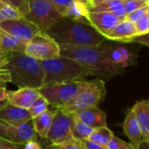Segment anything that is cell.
Here are the masks:
<instances>
[{
    "label": "cell",
    "mask_w": 149,
    "mask_h": 149,
    "mask_svg": "<svg viewBox=\"0 0 149 149\" xmlns=\"http://www.w3.org/2000/svg\"><path fill=\"white\" fill-rule=\"evenodd\" d=\"M5 58H6V54L4 52H2L1 50H0V60L5 59Z\"/></svg>",
    "instance_id": "obj_42"
},
{
    "label": "cell",
    "mask_w": 149,
    "mask_h": 149,
    "mask_svg": "<svg viewBox=\"0 0 149 149\" xmlns=\"http://www.w3.org/2000/svg\"><path fill=\"white\" fill-rule=\"evenodd\" d=\"M148 6V5H147ZM147 6H144L133 13H132L131 14L126 16V19L130 20L131 22H132L133 24L137 23L138 21H139L140 19H142L143 18H145L146 16V13H147Z\"/></svg>",
    "instance_id": "obj_32"
},
{
    "label": "cell",
    "mask_w": 149,
    "mask_h": 149,
    "mask_svg": "<svg viewBox=\"0 0 149 149\" xmlns=\"http://www.w3.org/2000/svg\"><path fill=\"white\" fill-rule=\"evenodd\" d=\"M49 149H60V147L58 146H54V145H51V146L49 147Z\"/></svg>",
    "instance_id": "obj_44"
},
{
    "label": "cell",
    "mask_w": 149,
    "mask_h": 149,
    "mask_svg": "<svg viewBox=\"0 0 149 149\" xmlns=\"http://www.w3.org/2000/svg\"><path fill=\"white\" fill-rule=\"evenodd\" d=\"M106 148L107 149H135L134 146L131 143H127L124 141L123 139L116 137L115 135L111 139Z\"/></svg>",
    "instance_id": "obj_29"
},
{
    "label": "cell",
    "mask_w": 149,
    "mask_h": 149,
    "mask_svg": "<svg viewBox=\"0 0 149 149\" xmlns=\"http://www.w3.org/2000/svg\"><path fill=\"white\" fill-rule=\"evenodd\" d=\"M40 97V93L37 89L19 88L18 91L8 92L7 102L10 104L28 110Z\"/></svg>",
    "instance_id": "obj_12"
},
{
    "label": "cell",
    "mask_w": 149,
    "mask_h": 149,
    "mask_svg": "<svg viewBox=\"0 0 149 149\" xmlns=\"http://www.w3.org/2000/svg\"><path fill=\"white\" fill-rule=\"evenodd\" d=\"M111 1H114V0H89L88 4H89L90 7H92V6H98V5L104 4V3L111 2Z\"/></svg>",
    "instance_id": "obj_41"
},
{
    "label": "cell",
    "mask_w": 149,
    "mask_h": 149,
    "mask_svg": "<svg viewBox=\"0 0 149 149\" xmlns=\"http://www.w3.org/2000/svg\"><path fill=\"white\" fill-rule=\"evenodd\" d=\"M0 1H2V2H4V3H6V4H8V5H11V3L8 1V0H0ZM12 6V5H11Z\"/></svg>",
    "instance_id": "obj_47"
},
{
    "label": "cell",
    "mask_w": 149,
    "mask_h": 149,
    "mask_svg": "<svg viewBox=\"0 0 149 149\" xmlns=\"http://www.w3.org/2000/svg\"><path fill=\"white\" fill-rule=\"evenodd\" d=\"M72 122L73 114H69L61 109L57 110L47 138L51 141L52 145L59 146L72 138Z\"/></svg>",
    "instance_id": "obj_10"
},
{
    "label": "cell",
    "mask_w": 149,
    "mask_h": 149,
    "mask_svg": "<svg viewBox=\"0 0 149 149\" xmlns=\"http://www.w3.org/2000/svg\"><path fill=\"white\" fill-rule=\"evenodd\" d=\"M73 115H74L79 120L93 129L107 126L106 114L97 106L84 109Z\"/></svg>",
    "instance_id": "obj_15"
},
{
    "label": "cell",
    "mask_w": 149,
    "mask_h": 149,
    "mask_svg": "<svg viewBox=\"0 0 149 149\" xmlns=\"http://www.w3.org/2000/svg\"><path fill=\"white\" fill-rule=\"evenodd\" d=\"M137 31V35H142L145 33H149V22L147 19V17L146 16L139 21L134 24Z\"/></svg>",
    "instance_id": "obj_34"
},
{
    "label": "cell",
    "mask_w": 149,
    "mask_h": 149,
    "mask_svg": "<svg viewBox=\"0 0 149 149\" xmlns=\"http://www.w3.org/2000/svg\"><path fill=\"white\" fill-rule=\"evenodd\" d=\"M88 1H89V0H87V2H88Z\"/></svg>",
    "instance_id": "obj_48"
},
{
    "label": "cell",
    "mask_w": 149,
    "mask_h": 149,
    "mask_svg": "<svg viewBox=\"0 0 149 149\" xmlns=\"http://www.w3.org/2000/svg\"><path fill=\"white\" fill-rule=\"evenodd\" d=\"M131 109L139 123L143 142L149 145V99L138 101Z\"/></svg>",
    "instance_id": "obj_17"
},
{
    "label": "cell",
    "mask_w": 149,
    "mask_h": 149,
    "mask_svg": "<svg viewBox=\"0 0 149 149\" xmlns=\"http://www.w3.org/2000/svg\"><path fill=\"white\" fill-rule=\"evenodd\" d=\"M6 61V67L11 74V83L19 88H42L45 72L40 61L25 53H7Z\"/></svg>",
    "instance_id": "obj_3"
},
{
    "label": "cell",
    "mask_w": 149,
    "mask_h": 149,
    "mask_svg": "<svg viewBox=\"0 0 149 149\" xmlns=\"http://www.w3.org/2000/svg\"><path fill=\"white\" fill-rule=\"evenodd\" d=\"M27 42L23 41L0 28V50L7 53H25Z\"/></svg>",
    "instance_id": "obj_20"
},
{
    "label": "cell",
    "mask_w": 149,
    "mask_h": 149,
    "mask_svg": "<svg viewBox=\"0 0 149 149\" xmlns=\"http://www.w3.org/2000/svg\"><path fill=\"white\" fill-rule=\"evenodd\" d=\"M147 5L149 4L140 1H136V0H123V6L126 16L144 6H146Z\"/></svg>",
    "instance_id": "obj_28"
},
{
    "label": "cell",
    "mask_w": 149,
    "mask_h": 149,
    "mask_svg": "<svg viewBox=\"0 0 149 149\" xmlns=\"http://www.w3.org/2000/svg\"><path fill=\"white\" fill-rule=\"evenodd\" d=\"M0 138L13 143L26 144L31 140H37V134L34 132L32 120L19 124L0 120Z\"/></svg>",
    "instance_id": "obj_9"
},
{
    "label": "cell",
    "mask_w": 149,
    "mask_h": 149,
    "mask_svg": "<svg viewBox=\"0 0 149 149\" xmlns=\"http://www.w3.org/2000/svg\"><path fill=\"white\" fill-rule=\"evenodd\" d=\"M11 5L26 18L28 14L27 0H8Z\"/></svg>",
    "instance_id": "obj_31"
},
{
    "label": "cell",
    "mask_w": 149,
    "mask_h": 149,
    "mask_svg": "<svg viewBox=\"0 0 149 149\" xmlns=\"http://www.w3.org/2000/svg\"><path fill=\"white\" fill-rule=\"evenodd\" d=\"M106 95L105 83L103 79H95L88 81L86 86L81 92L67 104L61 110L69 113L76 114L84 109L97 106Z\"/></svg>",
    "instance_id": "obj_5"
},
{
    "label": "cell",
    "mask_w": 149,
    "mask_h": 149,
    "mask_svg": "<svg viewBox=\"0 0 149 149\" xmlns=\"http://www.w3.org/2000/svg\"><path fill=\"white\" fill-rule=\"evenodd\" d=\"M60 149H86L84 141L71 138L66 142L58 146Z\"/></svg>",
    "instance_id": "obj_30"
},
{
    "label": "cell",
    "mask_w": 149,
    "mask_h": 149,
    "mask_svg": "<svg viewBox=\"0 0 149 149\" xmlns=\"http://www.w3.org/2000/svg\"><path fill=\"white\" fill-rule=\"evenodd\" d=\"M25 54L37 61H49L61 56L59 44L45 33L36 34L26 44Z\"/></svg>",
    "instance_id": "obj_8"
},
{
    "label": "cell",
    "mask_w": 149,
    "mask_h": 149,
    "mask_svg": "<svg viewBox=\"0 0 149 149\" xmlns=\"http://www.w3.org/2000/svg\"><path fill=\"white\" fill-rule=\"evenodd\" d=\"M58 12L62 15L67 6L73 1V0H50Z\"/></svg>",
    "instance_id": "obj_37"
},
{
    "label": "cell",
    "mask_w": 149,
    "mask_h": 149,
    "mask_svg": "<svg viewBox=\"0 0 149 149\" xmlns=\"http://www.w3.org/2000/svg\"><path fill=\"white\" fill-rule=\"evenodd\" d=\"M113 137H114V133L112 132V131L109 129L107 126H104V127L94 129L93 132L89 137L88 140L98 144L104 147H106Z\"/></svg>",
    "instance_id": "obj_25"
},
{
    "label": "cell",
    "mask_w": 149,
    "mask_h": 149,
    "mask_svg": "<svg viewBox=\"0 0 149 149\" xmlns=\"http://www.w3.org/2000/svg\"><path fill=\"white\" fill-rule=\"evenodd\" d=\"M109 54L111 61L123 69H125V67L135 63L136 56L125 47L110 46Z\"/></svg>",
    "instance_id": "obj_22"
},
{
    "label": "cell",
    "mask_w": 149,
    "mask_h": 149,
    "mask_svg": "<svg viewBox=\"0 0 149 149\" xmlns=\"http://www.w3.org/2000/svg\"><path fill=\"white\" fill-rule=\"evenodd\" d=\"M0 28L26 42L31 40L36 34L42 33L34 24L25 18L3 21L0 23Z\"/></svg>",
    "instance_id": "obj_11"
},
{
    "label": "cell",
    "mask_w": 149,
    "mask_h": 149,
    "mask_svg": "<svg viewBox=\"0 0 149 149\" xmlns=\"http://www.w3.org/2000/svg\"><path fill=\"white\" fill-rule=\"evenodd\" d=\"M88 18L91 26L104 37L120 21L118 18L108 13L89 12Z\"/></svg>",
    "instance_id": "obj_14"
},
{
    "label": "cell",
    "mask_w": 149,
    "mask_h": 149,
    "mask_svg": "<svg viewBox=\"0 0 149 149\" xmlns=\"http://www.w3.org/2000/svg\"><path fill=\"white\" fill-rule=\"evenodd\" d=\"M24 149H43L37 140H31L24 145Z\"/></svg>",
    "instance_id": "obj_38"
},
{
    "label": "cell",
    "mask_w": 149,
    "mask_h": 149,
    "mask_svg": "<svg viewBox=\"0 0 149 149\" xmlns=\"http://www.w3.org/2000/svg\"><path fill=\"white\" fill-rule=\"evenodd\" d=\"M49 107V104L48 102L40 95V97L33 103V104L28 109V111L30 113V116L32 118V119L40 114H42L43 112L47 111L48 110Z\"/></svg>",
    "instance_id": "obj_27"
},
{
    "label": "cell",
    "mask_w": 149,
    "mask_h": 149,
    "mask_svg": "<svg viewBox=\"0 0 149 149\" xmlns=\"http://www.w3.org/2000/svg\"><path fill=\"white\" fill-rule=\"evenodd\" d=\"M123 131L127 138L131 140V144L135 149H139L143 143L141 131L137 118L132 109L128 110L123 123Z\"/></svg>",
    "instance_id": "obj_18"
},
{
    "label": "cell",
    "mask_w": 149,
    "mask_h": 149,
    "mask_svg": "<svg viewBox=\"0 0 149 149\" xmlns=\"http://www.w3.org/2000/svg\"><path fill=\"white\" fill-rule=\"evenodd\" d=\"M28 14L25 18L45 33L63 19L50 0H27Z\"/></svg>",
    "instance_id": "obj_7"
},
{
    "label": "cell",
    "mask_w": 149,
    "mask_h": 149,
    "mask_svg": "<svg viewBox=\"0 0 149 149\" xmlns=\"http://www.w3.org/2000/svg\"><path fill=\"white\" fill-rule=\"evenodd\" d=\"M24 145L13 143L0 138V149H24Z\"/></svg>",
    "instance_id": "obj_35"
},
{
    "label": "cell",
    "mask_w": 149,
    "mask_h": 149,
    "mask_svg": "<svg viewBox=\"0 0 149 149\" xmlns=\"http://www.w3.org/2000/svg\"><path fill=\"white\" fill-rule=\"evenodd\" d=\"M60 54L62 57L73 60L82 65L93 68L100 78H111L124 71L110 58V46L99 47H76L60 45Z\"/></svg>",
    "instance_id": "obj_1"
},
{
    "label": "cell",
    "mask_w": 149,
    "mask_h": 149,
    "mask_svg": "<svg viewBox=\"0 0 149 149\" xmlns=\"http://www.w3.org/2000/svg\"><path fill=\"white\" fill-rule=\"evenodd\" d=\"M90 6L87 0H73L65 9L62 17L80 23L91 25L89 21Z\"/></svg>",
    "instance_id": "obj_16"
},
{
    "label": "cell",
    "mask_w": 149,
    "mask_h": 149,
    "mask_svg": "<svg viewBox=\"0 0 149 149\" xmlns=\"http://www.w3.org/2000/svg\"><path fill=\"white\" fill-rule=\"evenodd\" d=\"M6 58L0 60V83L2 84L11 83V74L6 67Z\"/></svg>",
    "instance_id": "obj_33"
},
{
    "label": "cell",
    "mask_w": 149,
    "mask_h": 149,
    "mask_svg": "<svg viewBox=\"0 0 149 149\" xmlns=\"http://www.w3.org/2000/svg\"><path fill=\"white\" fill-rule=\"evenodd\" d=\"M21 18H24V16L13 6L0 1V23L6 20L19 19Z\"/></svg>",
    "instance_id": "obj_26"
},
{
    "label": "cell",
    "mask_w": 149,
    "mask_h": 149,
    "mask_svg": "<svg viewBox=\"0 0 149 149\" xmlns=\"http://www.w3.org/2000/svg\"><path fill=\"white\" fill-rule=\"evenodd\" d=\"M146 17H147V19H148V22H149V5L147 6V13H146Z\"/></svg>",
    "instance_id": "obj_45"
},
{
    "label": "cell",
    "mask_w": 149,
    "mask_h": 149,
    "mask_svg": "<svg viewBox=\"0 0 149 149\" xmlns=\"http://www.w3.org/2000/svg\"><path fill=\"white\" fill-rule=\"evenodd\" d=\"M8 92H9V91L6 89V87L5 84L0 85V102L7 101Z\"/></svg>",
    "instance_id": "obj_40"
},
{
    "label": "cell",
    "mask_w": 149,
    "mask_h": 149,
    "mask_svg": "<svg viewBox=\"0 0 149 149\" xmlns=\"http://www.w3.org/2000/svg\"><path fill=\"white\" fill-rule=\"evenodd\" d=\"M87 83L88 81L85 80H76L45 86L39 91L40 95L48 102L49 105L56 110H60L76 97L86 86Z\"/></svg>",
    "instance_id": "obj_6"
},
{
    "label": "cell",
    "mask_w": 149,
    "mask_h": 149,
    "mask_svg": "<svg viewBox=\"0 0 149 149\" xmlns=\"http://www.w3.org/2000/svg\"><path fill=\"white\" fill-rule=\"evenodd\" d=\"M90 12L92 13H108L113 14L120 20L126 18V14L123 6V0H114V1L104 3L96 6L90 7Z\"/></svg>",
    "instance_id": "obj_23"
},
{
    "label": "cell",
    "mask_w": 149,
    "mask_h": 149,
    "mask_svg": "<svg viewBox=\"0 0 149 149\" xmlns=\"http://www.w3.org/2000/svg\"><path fill=\"white\" fill-rule=\"evenodd\" d=\"M94 129L88 126L81 120H79L76 116L73 115V122L71 126V135L72 138L80 140L88 139L89 137L93 132Z\"/></svg>",
    "instance_id": "obj_24"
},
{
    "label": "cell",
    "mask_w": 149,
    "mask_h": 149,
    "mask_svg": "<svg viewBox=\"0 0 149 149\" xmlns=\"http://www.w3.org/2000/svg\"><path fill=\"white\" fill-rule=\"evenodd\" d=\"M128 43H136L139 45H143L149 47V33L142 34V35H137L133 38H132Z\"/></svg>",
    "instance_id": "obj_36"
},
{
    "label": "cell",
    "mask_w": 149,
    "mask_h": 149,
    "mask_svg": "<svg viewBox=\"0 0 149 149\" xmlns=\"http://www.w3.org/2000/svg\"><path fill=\"white\" fill-rule=\"evenodd\" d=\"M56 112L57 110L54 111L47 110V111L43 112L42 114L32 119L34 132L40 138H44V139L47 138V134L49 132V130L51 128Z\"/></svg>",
    "instance_id": "obj_21"
},
{
    "label": "cell",
    "mask_w": 149,
    "mask_h": 149,
    "mask_svg": "<svg viewBox=\"0 0 149 149\" xmlns=\"http://www.w3.org/2000/svg\"><path fill=\"white\" fill-rule=\"evenodd\" d=\"M40 62L45 72L42 87L84 80L87 77H97L93 68L62 56Z\"/></svg>",
    "instance_id": "obj_4"
},
{
    "label": "cell",
    "mask_w": 149,
    "mask_h": 149,
    "mask_svg": "<svg viewBox=\"0 0 149 149\" xmlns=\"http://www.w3.org/2000/svg\"><path fill=\"white\" fill-rule=\"evenodd\" d=\"M84 141V145H85L86 149H107L106 147H104V146H102L98 144H96L94 142H91L88 139H85Z\"/></svg>",
    "instance_id": "obj_39"
},
{
    "label": "cell",
    "mask_w": 149,
    "mask_h": 149,
    "mask_svg": "<svg viewBox=\"0 0 149 149\" xmlns=\"http://www.w3.org/2000/svg\"><path fill=\"white\" fill-rule=\"evenodd\" d=\"M135 36H137L135 25L125 19L120 20L110 32H108L104 35V38L112 41L128 43V41Z\"/></svg>",
    "instance_id": "obj_13"
},
{
    "label": "cell",
    "mask_w": 149,
    "mask_h": 149,
    "mask_svg": "<svg viewBox=\"0 0 149 149\" xmlns=\"http://www.w3.org/2000/svg\"><path fill=\"white\" fill-rule=\"evenodd\" d=\"M60 45L76 47H99L106 39L91 25L63 18L45 32Z\"/></svg>",
    "instance_id": "obj_2"
},
{
    "label": "cell",
    "mask_w": 149,
    "mask_h": 149,
    "mask_svg": "<svg viewBox=\"0 0 149 149\" xmlns=\"http://www.w3.org/2000/svg\"><path fill=\"white\" fill-rule=\"evenodd\" d=\"M7 103H8L7 101H3V102H0V109H1L3 106H5V105H6Z\"/></svg>",
    "instance_id": "obj_43"
},
{
    "label": "cell",
    "mask_w": 149,
    "mask_h": 149,
    "mask_svg": "<svg viewBox=\"0 0 149 149\" xmlns=\"http://www.w3.org/2000/svg\"><path fill=\"white\" fill-rule=\"evenodd\" d=\"M136 1H140V2H144V3L149 4V0H136Z\"/></svg>",
    "instance_id": "obj_46"
},
{
    "label": "cell",
    "mask_w": 149,
    "mask_h": 149,
    "mask_svg": "<svg viewBox=\"0 0 149 149\" xmlns=\"http://www.w3.org/2000/svg\"><path fill=\"white\" fill-rule=\"evenodd\" d=\"M0 120L12 124H19L28 122L32 120V118L27 109L20 108L7 103L0 109Z\"/></svg>",
    "instance_id": "obj_19"
}]
</instances>
